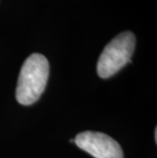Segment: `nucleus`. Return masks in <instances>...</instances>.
Returning <instances> with one entry per match:
<instances>
[{
	"mask_svg": "<svg viewBox=\"0 0 157 158\" xmlns=\"http://www.w3.org/2000/svg\"><path fill=\"white\" fill-rule=\"evenodd\" d=\"M49 77V62L39 53H33L26 59L19 72L15 97L19 103L31 105L44 92Z\"/></svg>",
	"mask_w": 157,
	"mask_h": 158,
	"instance_id": "nucleus-1",
	"label": "nucleus"
},
{
	"mask_svg": "<svg viewBox=\"0 0 157 158\" xmlns=\"http://www.w3.org/2000/svg\"><path fill=\"white\" fill-rule=\"evenodd\" d=\"M136 46V37L132 32L126 31L113 38L100 55L97 63V73L100 78L108 79L121 70L131 57Z\"/></svg>",
	"mask_w": 157,
	"mask_h": 158,
	"instance_id": "nucleus-2",
	"label": "nucleus"
},
{
	"mask_svg": "<svg viewBox=\"0 0 157 158\" xmlns=\"http://www.w3.org/2000/svg\"><path fill=\"white\" fill-rule=\"evenodd\" d=\"M80 149L95 158H123L121 145L111 137L99 132H82L75 138Z\"/></svg>",
	"mask_w": 157,
	"mask_h": 158,
	"instance_id": "nucleus-3",
	"label": "nucleus"
}]
</instances>
